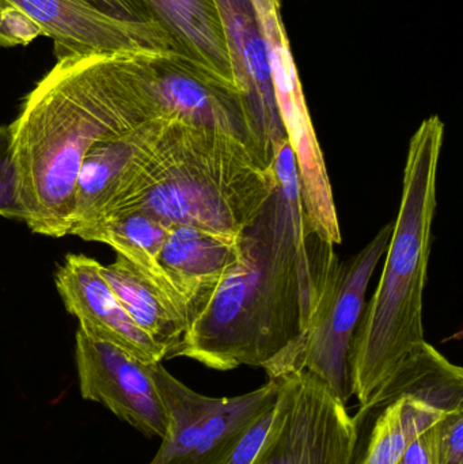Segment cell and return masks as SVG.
<instances>
[{
  "instance_id": "obj_1",
  "label": "cell",
  "mask_w": 463,
  "mask_h": 464,
  "mask_svg": "<svg viewBox=\"0 0 463 464\" xmlns=\"http://www.w3.org/2000/svg\"><path fill=\"white\" fill-rule=\"evenodd\" d=\"M277 188L242 232L239 258L171 353L211 370L299 371L302 340L340 261L307 225L287 139L275 149Z\"/></svg>"
},
{
  "instance_id": "obj_2",
  "label": "cell",
  "mask_w": 463,
  "mask_h": 464,
  "mask_svg": "<svg viewBox=\"0 0 463 464\" xmlns=\"http://www.w3.org/2000/svg\"><path fill=\"white\" fill-rule=\"evenodd\" d=\"M135 52L59 60L10 124L26 225L70 235L82 162L101 139L162 120Z\"/></svg>"
},
{
  "instance_id": "obj_3",
  "label": "cell",
  "mask_w": 463,
  "mask_h": 464,
  "mask_svg": "<svg viewBox=\"0 0 463 464\" xmlns=\"http://www.w3.org/2000/svg\"><path fill=\"white\" fill-rule=\"evenodd\" d=\"M276 188L275 169L265 168L241 139L166 120L102 218L141 209L171 226L236 237L255 222Z\"/></svg>"
},
{
  "instance_id": "obj_4",
  "label": "cell",
  "mask_w": 463,
  "mask_h": 464,
  "mask_svg": "<svg viewBox=\"0 0 463 464\" xmlns=\"http://www.w3.org/2000/svg\"><path fill=\"white\" fill-rule=\"evenodd\" d=\"M443 139L445 124L438 116L424 120L410 138L401 206L385 266L374 295L364 305L351 346V383L361 408L426 341L423 296Z\"/></svg>"
},
{
  "instance_id": "obj_5",
  "label": "cell",
  "mask_w": 463,
  "mask_h": 464,
  "mask_svg": "<svg viewBox=\"0 0 463 464\" xmlns=\"http://www.w3.org/2000/svg\"><path fill=\"white\" fill-rule=\"evenodd\" d=\"M236 84L266 151L287 139L277 94L299 82L277 0H215Z\"/></svg>"
},
{
  "instance_id": "obj_6",
  "label": "cell",
  "mask_w": 463,
  "mask_h": 464,
  "mask_svg": "<svg viewBox=\"0 0 463 464\" xmlns=\"http://www.w3.org/2000/svg\"><path fill=\"white\" fill-rule=\"evenodd\" d=\"M275 381L274 419L252 464H351L355 421L329 384L306 370Z\"/></svg>"
},
{
  "instance_id": "obj_7",
  "label": "cell",
  "mask_w": 463,
  "mask_h": 464,
  "mask_svg": "<svg viewBox=\"0 0 463 464\" xmlns=\"http://www.w3.org/2000/svg\"><path fill=\"white\" fill-rule=\"evenodd\" d=\"M133 59L160 119L236 136L265 168H274L238 84L173 52H135Z\"/></svg>"
},
{
  "instance_id": "obj_8",
  "label": "cell",
  "mask_w": 463,
  "mask_h": 464,
  "mask_svg": "<svg viewBox=\"0 0 463 464\" xmlns=\"http://www.w3.org/2000/svg\"><path fill=\"white\" fill-rule=\"evenodd\" d=\"M170 417V432L150 464H222L263 411L276 402L277 383L233 398H209L174 378L162 362L150 364Z\"/></svg>"
},
{
  "instance_id": "obj_9",
  "label": "cell",
  "mask_w": 463,
  "mask_h": 464,
  "mask_svg": "<svg viewBox=\"0 0 463 464\" xmlns=\"http://www.w3.org/2000/svg\"><path fill=\"white\" fill-rule=\"evenodd\" d=\"M391 231L393 223L383 226L366 247L340 262L302 340L299 370L326 382L345 405L353 395L350 371L353 334L366 305L370 280L388 250Z\"/></svg>"
},
{
  "instance_id": "obj_10",
  "label": "cell",
  "mask_w": 463,
  "mask_h": 464,
  "mask_svg": "<svg viewBox=\"0 0 463 464\" xmlns=\"http://www.w3.org/2000/svg\"><path fill=\"white\" fill-rule=\"evenodd\" d=\"M75 360L84 400L105 406L144 436L160 440L168 438L170 417L150 364L111 343L92 340L79 329Z\"/></svg>"
},
{
  "instance_id": "obj_11",
  "label": "cell",
  "mask_w": 463,
  "mask_h": 464,
  "mask_svg": "<svg viewBox=\"0 0 463 464\" xmlns=\"http://www.w3.org/2000/svg\"><path fill=\"white\" fill-rule=\"evenodd\" d=\"M54 41L57 62L70 57L128 52H173L158 27L116 21L82 0H5Z\"/></svg>"
},
{
  "instance_id": "obj_12",
  "label": "cell",
  "mask_w": 463,
  "mask_h": 464,
  "mask_svg": "<svg viewBox=\"0 0 463 464\" xmlns=\"http://www.w3.org/2000/svg\"><path fill=\"white\" fill-rule=\"evenodd\" d=\"M56 288L79 330L95 341L111 343L143 364L168 359V351L130 318L101 273V264L84 254H68L57 267Z\"/></svg>"
},
{
  "instance_id": "obj_13",
  "label": "cell",
  "mask_w": 463,
  "mask_h": 464,
  "mask_svg": "<svg viewBox=\"0 0 463 464\" xmlns=\"http://www.w3.org/2000/svg\"><path fill=\"white\" fill-rule=\"evenodd\" d=\"M241 235L228 237L195 226H171L158 262L188 324L238 261Z\"/></svg>"
},
{
  "instance_id": "obj_14",
  "label": "cell",
  "mask_w": 463,
  "mask_h": 464,
  "mask_svg": "<svg viewBox=\"0 0 463 464\" xmlns=\"http://www.w3.org/2000/svg\"><path fill=\"white\" fill-rule=\"evenodd\" d=\"M166 120L106 136L87 152L76 184L70 235L100 220L151 149Z\"/></svg>"
},
{
  "instance_id": "obj_15",
  "label": "cell",
  "mask_w": 463,
  "mask_h": 464,
  "mask_svg": "<svg viewBox=\"0 0 463 464\" xmlns=\"http://www.w3.org/2000/svg\"><path fill=\"white\" fill-rule=\"evenodd\" d=\"M174 53L236 83L225 29L215 0H143Z\"/></svg>"
},
{
  "instance_id": "obj_16",
  "label": "cell",
  "mask_w": 463,
  "mask_h": 464,
  "mask_svg": "<svg viewBox=\"0 0 463 464\" xmlns=\"http://www.w3.org/2000/svg\"><path fill=\"white\" fill-rule=\"evenodd\" d=\"M443 414L410 397L380 408H361L353 417L356 440L351 464H396L410 444Z\"/></svg>"
},
{
  "instance_id": "obj_17",
  "label": "cell",
  "mask_w": 463,
  "mask_h": 464,
  "mask_svg": "<svg viewBox=\"0 0 463 464\" xmlns=\"http://www.w3.org/2000/svg\"><path fill=\"white\" fill-rule=\"evenodd\" d=\"M101 273L136 326L163 346L170 359L188 326L178 305L121 256L113 264H101Z\"/></svg>"
},
{
  "instance_id": "obj_18",
  "label": "cell",
  "mask_w": 463,
  "mask_h": 464,
  "mask_svg": "<svg viewBox=\"0 0 463 464\" xmlns=\"http://www.w3.org/2000/svg\"><path fill=\"white\" fill-rule=\"evenodd\" d=\"M415 398L442 413L463 411V371L424 341L362 408H380Z\"/></svg>"
},
{
  "instance_id": "obj_19",
  "label": "cell",
  "mask_w": 463,
  "mask_h": 464,
  "mask_svg": "<svg viewBox=\"0 0 463 464\" xmlns=\"http://www.w3.org/2000/svg\"><path fill=\"white\" fill-rule=\"evenodd\" d=\"M170 228L171 225L150 212L130 209L108 215L73 235L89 242L105 243L113 247L117 256L128 259L166 292L182 313L158 262Z\"/></svg>"
},
{
  "instance_id": "obj_20",
  "label": "cell",
  "mask_w": 463,
  "mask_h": 464,
  "mask_svg": "<svg viewBox=\"0 0 463 464\" xmlns=\"http://www.w3.org/2000/svg\"><path fill=\"white\" fill-rule=\"evenodd\" d=\"M0 217L26 222L10 124L0 125Z\"/></svg>"
},
{
  "instance_id": "obj_21",
  "label": "cell",
  "mask_w": 463,
  "mask_h": 464,
  "mask_svg": "<svg viewBox=\"0 0 463 464\" xmlns=\"http://www.w3.org/2000/svg\"><path fill=\"white\" fill-rule=\"evenodd\" d=\"M435 463L463 464V411L443 414L435 424Z\"/></svg>"
},
{
  "instance_id": "obj_22",
  "label": "cell",
  "mask_w": 463,
  "mask_h": 464,
  "mask_svg": "<svg viewBox=\"0 0 463 464\" xmlns=\"http://www.w3.org/2000/svg\"><path fill=\"white\" fill-rule=\"evenodd\" d=\"M275 403L256 419L222 464H252L274 419Z\"/></svg>"
},
{
  "instance_id": "obj_23",
  "label": "cell",
  "mask_w": 463,
  "mask_h": 464,
  "mask_svg": "<svg viewBox=\"0 0 463 464\" xmlns=\"http://www.w3.org/2000/svg\"><path fill=\"white\" fill-rule=\"evenodd\" d=\"M102 15L125 24L158 27L143 0H82ZM162 30V29H160ZM163 32V30H162Z\"/></svg>"
},
{
  "instance_id": "obj_24",
  "label": "cell",
  "mask_w": 463,
  "mask_h": 464,
  "mask_svg": "<svg viewBox=\"0 0 463 464\" xmlns=\"http://www.w3.org/2000/svg\"><path fill=\"white\" fill-rule=\"evenodd\" d=\"M435 424L424 430L410 444L396 464H437L435 463Z\"/></svg>"
},
{
  "instance_id": "obj_25",
  "label": "cell",
  "mask_w": 463,
  "mask_h": 464,
  "mask_svg": "<svg viewBox=\"0 0 463 464\" xmlns=\"http://www.w3.org/2000/svg\"><path fill=\"white\" fill-rule=\"evenodd\" d=\"M8 7H11L10 3L5 2V0H0V18H2L3 11L7 10ZM0 46L8 48L7 41H5V35H3L2 29H0Z\"/></svg>"
}]
</instances>
